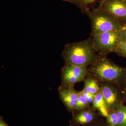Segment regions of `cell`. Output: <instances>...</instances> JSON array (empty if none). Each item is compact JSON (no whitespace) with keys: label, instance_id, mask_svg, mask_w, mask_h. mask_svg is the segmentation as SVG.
Masks as SVG:
<instances>
[{"label":"cell","instance_id":"ac0fdd59","mask_svg":"<svg viewBox=\"0 0 126 126\" xmlns=\"http://www.w3.org/2000/svg\"><path fill=\"white\" fill-rule=\"evenodd\" d=\"M121 41L126 40V24L122 26L120 30Z\"/></svg>","mask_w":126,"mask_h":126},{"label":"cell","instance_id":"7c38bea8","mask_svg":"<svg viewBox=\"0 0 126 126\" xmlns=\"http://www.w3.org/2000/svg\"><path fill=\"white\" fill-rule=\"evenodd\" d=\"M76 5L83 13L87 14L97 0H63Z\"/></svg>","mask_w":126,"mask_h":126},{"label":"cell","instance_id":"ffe728a7","mask_svg":"<svg viewBox=\"0 0 126 126\" xmlns=\"http://www.w3.org/2000/svg\"><path fill=\"white\" fill-rule=\"evenodd\" d=\"M121 90L123 95L124 103H126V82L123 87Z\"/></svg>","mask_w":126,"mask_h":126},{"label":"cell","instance_id":"9c48e42d","mask_svg":"<svg viewBox=\"0 0 126 126\" xmlns=\"http://www.w3.org/2000/svg\"><path fill=\"white\" fill-rule=\"evenodd\" d=\"M74 87H62L59 86L58 89L60 100L68 111L72 113L74 112L79 92L75 90Z\"/></svg>","mask_w":126,"mask_h":126},{"label":"cell","instance_id":"6da1fadb","mask_svg":"<svg viewBox=\"0 0 126 126\" xmlns=\"http://www.w3.org/2000/svg\"><path fill=\"white\" fill-rule=\"evenodd\" d=\"M107 56L97 53L93 63L88 67V74L99 82L115 84L122 90L126 82V67L116 64Z\"/></svg>","mask_w":126,"mask_h":126},{"label":"cell","instance_id":"2e32d148","mask_svg":"<svg viewBox=\"0 0 126 126\" xmlns=\"http://www.w3.org/2000/svg\"><path fill=\"white\" fill-rule=\"evenodd\" d=\"M115 53L119 56L126 58V40L120 43Z\"/></svg>","mask_w":126,"mask_h":126},{"label":"cell","instance_id":"44dd1931","mask_svg":"<svg viewBox=\"0 0 126 126\" xmlns=\"http://www.w3.org/2000/svg\"><path fill=\"white\" fill-rule=\"evenodd\" d=\"M0 126H9L5 122L2 116L0 117Z\"/></svg>","mask_w":126,"mask_h":126},{"label":"cell","instance_id":"30bf717a","mask_svg":"<svg viewBox=\"0 0 126 126\" xmlns=\"http://www.w3.org/2000/svg\"><path fill=\"white\" fill-rule=\"evenodd\" d=\"M91 108L97 111L101 117L106 118L108 115L109 111L101 91L94 95Z\"/></svg>","mask_w":126,"mask_h":126},{"label":"cell","instance_id":"9a60e30c","mask_svg":"<svg viewBox=\"0 0 126 126\" xmlns=\"http://www.w3.org/2000/svg\"><path fill=\"white\" fill-rule=\"evenodd\" d=\"M106 118L105 121L108 126H118L116 109L110 111Z\"/></svg>","mask_w":126,"mask_h":126},{"label":"cell","instance_id":"7a4b0ae2","mask_svg":"<svg viewBox=\"0 0 126 126\" xmlns=\"http://www.w3.org/2000/svg\"><path fill=\"white\" fill-rule=\"evenodd\" d=\"M97 54L92 37L82 41L66 44L62 53L65 64L79 67L90 66Z\"/></svg>","mask_w":126,"mask_h":126},{"label":"cell","instance_id":"8992f818","mask_svg":"<svg viewBox=\"0 0 126 126\" xmlns=\"http://www.w3.org/2000/svg\"><path fill=\"white\" fill-rule=\"evenodd\" d=\"M100 84L101 92L109 112L124 104L122 92L117 85L106 82H100Z\"/></svg>","mask_w":126,"mask_h":126},{"label":"cell","instance_id":"277c9868","mask_svg":"<svg viewBox=\"0 0 126 126\" xmlns=\"http://www.w3.org/2000/svg\"><path fill=\"white\" fill-rule=\"evenodd\" d=\"M92 38L94 47L97 53L105 55L115 53L121 42L120 30L105 32Z\"/></svg>","mask_w":126,"mask_h":126},{"label":"cell","instance_id":"7402d4cb","mask_svg":"<svg viewBox=\"0 0 126 126\" xmlns=\"http://www.w3.org/2000/svg\"><path fill=\"white\" fill-rule=\"evenodd\" d=\"M123 0L124 1H126V0Z\"/></svg>","mask_w":126,"mask_h":126},{"label":"cell","instance_id":"52a82bcc","mask_svg":"<svg viewBox=\"0 0 126 126\" xmlns=\"http://www.w3.org/2000/svg\"><path fill=\"white\" fill-rule=\"evenodd\" d=\"M97 9L108 12L122 26L126 24V2L123 0H101Z\"/></svg>","mask_w":126,"mask_h":126},{"label":"cell","instance_id":"ba28073f","mask_svg":"<svg viewBox=\"0 0 126 126\" xmlns=\"http://www.w3.org/2000/svg\"><path fill=\"white\" fill-rule=\"evenodd\" d=\"M101 117L97 111L90 108L74 112L72 113V118L69 124L74 126H90L98 121Z\"/></svg>","mask_w":126,"mask_h":126},{"label":"cell","instance_id":"4fadbf2b","mask_svg":"<svg viewBox=\"0 0 126 126\" xmlns=\"http://www.w3.org/2000/svg\"><path fill=\"white\" fill-rule=\"evenodd\" d=\"M116 110L118 126H126V105L121 104Z\"/></svg>","mask_w":126,"mask_h":126},{"label":"cell","instance_id":"e0dca14e","mask_svg":"<svg viewBox=\"0 0 126 126\" xmlns=\"http://www.w3.org/2000/svg\"><path fill=\"white\" fill-rule=\"evenodd\" d=\"M81 94L85 97L90 104H92L94 98V95L90 93H88L83 90L80 91Z\"/></svg>","mask_w":126,"mask_h":126},{"label":"cell","instance_id":"3957f363","mask_svg":"<svg viewBox=\"0 0 126 126\" xmlns=\"http://www.w3.org/2000/svg\"><path fill=\"white\" fill-rule=\"evenodd\" d=\"M91 20V37L108 32L120 30L122 25L111 15L107 12L93 9L87 14Z\"/></svg>","mask_w":126,"mask_h":126},{"label":"cell","instance_id":"603a6c76","mask_svg":"<svg viewBox=\"0 0 126 126\" xmlns=\"http://www.w3.org/2000/svg\"><path fill=\"white\" fill-rule=\"evenodd\" d=\"M70 126H72V125H70Z\"/></svg>","mask_w":126,"mask_h":126},{"label":"cell","instance_id":"5b68a950","mask_svg":"<svg viewBox=\"0 0 126 126\" xmlns=\"http://www.w3.org/2000/svg\"><path fill=\"white\" fill-rule=\"evenodd\" d=\"M88 67L65 64L61 69V83L60 86H75L76 83L83 81L88 74Z\"/></svg>","mask_w":126,"mask_h":126},{"label":"cell","instance_id":"8fae6325","mask_svg":"<svg viewBox=\"0 0 126 126\" xmlns=\"http://www.w3.org/2000/svg\"><path fill=\"white\" fill-rule=\"evenodd\" d=\"M83 82L84 86L83 90L94 95L101 92L100 82L94 77L88 74Z\"/></svg>","mask_w":126,"mask_h":126},{"label":"cell","instance_id":"d6986e66","mask_svg":"<svg viewBox=\"0 0 126 126\" xmlns=\"http://www.w3.org/2000/svg\"><path fill=\"white\" fill-rule=\"evenodd\" d=\"M89 126H108L106 121L103 119L100 118L98 121L94 123L92 125Z\"/></svg>","mask_w":126,"mask_h":126},{"label":"cell","instance_id":"5bb4252c","mask_svg":"<svg viewBox=\"0 0 126 126\" xmlns=\"http://www.w3.org/2000/svg\"><path fill=\"white\" fill-rule=\"evenodd\" d=\"M91 107V105L89 103L87 99L79 92L77 104L74 112L79 111Z\"/></svg>","mask_w":126,"mask_h":126}]
</instances>
